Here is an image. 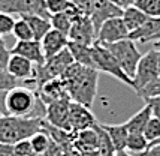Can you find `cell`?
<instances>
[{"label":"cell","mask_w":160,"mask_h":156,"mask_svg":"<svg viewBox=\"0 0 160 156\" xmlns=\"http://www.w3.org/2000/svg\"><path fill=\"white\" fill-rule=\"evenodd\" d=\"M36 93L39 95V98H41L47 105L51 104L52 101H57V99H60V98H64V96H69V95H68V90H66V86H64V83L60 80V77L51 78L48 81H45L43 84H41L36 89Z\"/></svg>","instance_id":"14"},{"label":"cell","mask_w":160,"mask_h":156,"mask_svg":"<svg viewBox=\"0 0 160 156\" xmlns=\"http://www.w3.org/2000/svg\"><path fill=\"white\" fill-rule=\"evenodd\" d=\"M17 86H22L21 81H18L17 78H14L9 72L5 69V68H2L0 69V90H11V89H14Z\"/></svg>","instance_id":"33"},{"label":"cell","mask_w":160,"mask_h":156,"mask_svg":"<svg viewBox=\"0 0 160 156\" xmlns=\"http://www.w3.org/2000/svg\"><path fill=\"white\" fill-rule=\"evenodd\" d=\"M9 56H11V48H8L5 41H3V36H0V63L3 66H6Z\"/></svg>","instance_id":"36"},{"label":"cell","mask_w":160,"mask_h":156,"mask_svg":"<svg viewBox=\"0 0 160 156\" xmlns=\"http://www.w3.org/2000/svg\"><path fill=\"white\" fill-rule=\"evenodd\" d=\"M94 131H96V135H98V152L102 156H114L115 155V147L112 144L111 137L108 135V132L103 129L102 123H98L94 126Z\"/></svg>","instance_id":"25"},{"label":"cell","mask_w":160,"mask_h":156,"mask_svg":"<svg viewBox=\"0 0 160 156\" xmlns=\"http://www.w3.org/2000/svg\"><path fill=\"white\" fill-rule=\"evenodd\" d=\"M105 47L111 51L112 54H114V57L118 60V63L123 68V71L133 80L135 71H136L138 63H139L141 57H142V54L138 50L135 41L127 38V39H123V41H118V42L108 44Z\"/></svg>","instance_id":"5"},{"label":"cell","mask_w":160,"mask_h":156,"mask_svg":"<svg viewBox=\"0 0 160 156\" xmlns=\"http://www.w3.org/2000/svg\"><path fill=\"white\" fill-rule=\"evenodd\" d=\"M96 125H98V120H96L94 114L91 113L90 108L72 101L69 113L70 132H79V131H84V129L94 128Z\"/></svg>","instance_id":"10"},{"label":"cell","mask_w":160,"mask_h":156,"mask_svg":"<svg viewBox=\"0 0 160 156\" xmlns=\"http://www.w3.org/2000/svg\"><path fill=\"white\" fill-rule=\"evenodd\" d=\"M133 5L148 17H160V0H135Z\"/></svg>","instance_id":"31"},{"label":"cell","mask_w":160,"mask_h":156,"mask_svg":"<svg viewBox=\"0 0 160 156\" xmlns=\"http://www.w3.org/2000/svg\"><path fill=\"white\" fill-rule=\"evenodd\" d=\"M68 38L72 42L84 44V45H93L96 42L98 33L90 17H81L77 21H73Z\"/></svg>","instance_id":"11"},{"label":"cell","mask_w":160,"mask_h":156,"mask_svg":"<svg viewBox=\"0 0 160 156\" xmlns=\"http://www.w3.org/2000/svg\"><path fill=\"white\" fill-rule=\"evenodd\" d=\"M157 53L159 50H150L145 54H142L138 68L133 75V90L138 92L154 78L160 77L159 74V63H157Z\"/></svg>","instance_id":"7"},{"label":"cell","mask_w":160,"mask_h":156,"mask_svg":"<svg viewBox=\"0 0 160 156\" xmlns=\"http://www.w3.org/2000/svg\"><path fill=\"white\" fill-rule=\"evenodd\" d=\"M2 68H5V66H3V65H2V63H0V69H2Z\"/></svg>","instance_id":"45"},{"label":"cell","mask_w":160,"mask_h":156,"mask_svg":"<svg viewBox=\"0 0 160 156\" xmlns=\"http://www.w3.org/2000/svg\"><path fill=\"white\" fill-rule=\"evenodd\" d=\"M123 21H124L126 27L129 29V33L136 30L138 27H141L144 23L150 18L145 12H142L139 8H136L135 5H129L123 9Z\"/></svg>","instance_id":"21"},{"label":"cell","mask_w":160,"mask_h":156,"mask_svg":"<svg viewBox=\"0 0 160 156\" xmlns=\"http://www.w3.org/2000/svg\"><path fill=\"white\" fill-rule=\"evenodd\" d=\"M142 134L145 135V138L148 140L150 144L156 143L160 138V119L156 117V116H151V119L148 120V123L144 128V132ZM150 147V146H148Z\"/></svg>","instance_id":"29"},{"label":"cell","mask_w":160,"mask_h":156,"mask_svg":"<svg viewBox=\"0 0 160 156\" xmlns=\"http://www.w3.org/2000/svg\"><path fill=\"white\" fill-rule=\"evenodd\" d=\"M36 102H38V93L27 86H17L8 90L5 95V107L9 116L32 117Z\"/></svg>","instance_id":"3"},{"label":"cell","mask_w":160,"mask_h":156,"mask_svg":"<svg viewBox=\"0 0 160 156\" xmlns=\"http://www.w3.org/2000/svg\"><path fill=\"white\" fill-rule=\"evenodd\" d=\"M91 47L93 45H84V44L72 42V41H69V44H68V48H69L73 60L82 66H87V68H94Z\"/></svg>","instance_id":"20"},{"label":"cell","mask_w":160,"mask_h":156,"mask_svg":"<svg viewBox=\"0 0 160 156\" xmlns=\"http://www.w3.org/2000/svg\"><path fill=\"white\" fill-rule=\"evenodd\" d=\"M114 156H135V155L130 153V152H127V150H118V152H115Z\"/></svg>","instance_id":"41"},{"label":"cell","mask_w":160,"mask_h":156,"mask_svg":"<svg viewBox=\"0 0 160 156\" xmlns=\"http://www.w3.org/2000/svg\"><path fill=\"white\" fill-rule=\"evenodd\" d=\"M11 54H18L28 59L35 66L42 65L47 59L42 50V45L39 41L36 39H30V41H17L14 47L11 48Z\"/></svg>","instance_id":"13"},{"label":"cell","mask_w":160,"mask_h":156,"mask_svg":"<svg viewBox=\"0 0 160 156\" xmlns=\"http://www.w3.org/2000/svg\"><path fill=\"white\" fill-rule=\"evenodd\" d=\"M103 129L108 132V135L111 137L112 144L115 150H126V144H127V137H129V131L124 126V123L121 125H105L102 123Z\"/></svg>","instance_id":"22"},{"label":"cell","mask_w":160,"mask_h":156,"mask_svg":"<svg viewBox=\"0 0 160 156\" xmlns=\"http://www.w3.org/2000/svg\"><path fill=\"white\" fill-rule=\"evenodd\" d=\"M91 50H93L94 69H98L99 72L109 74V75L114 77L115 80L121 81L123 84L130 86L133 89V80L123 71V68L120 66L118 60L114 57V54H112L105 45H102V44H99V42H94L93 47H91Z\"/></svg>","instance_id":"4"},{"label":"cell","mask_w":160,"mask_h":156,"mask_svg":"<svg viewBox=\"0 0 160 156\" xmlns=\"http://www.w3.org/2000/svg\"><path fill=\"white\" fill-rule=\"evenodd\" d=\"M60 80L64 83L68 95L73 102H78L88 108L93 107L96 95H98V69L87 68L73 62L63 71Z\"/></svg>","instance_id":"1"},{"label":"cell","mask_w":160,"mask_h":156,"mask_svg":"<svg viewBox=\"0 0 160 156\" xmlns=\"http://www.w3.org/2000/svg\"><path fill=\"white\" fill-rule=\"evenodd\" d=\"M70 104H72V99L69 96H64V98H60L57 101H52L51 104L47 105L45 120L48 122L49 125L56 126V128L70 131V126H69Z\"/></svg>","instance_id":"9"},{"label":"cell","mask_w":160,"mask_h":156,"mask_svg":"<svg viewBox=\"0 0 160 156\" xmlns=\"http://www.w3.org/2000/svg\"><path fill=\"white\" fill-rule=\"evenodd\" d=\"M153 116V111H151V107L145 102V105L141 108L136 114H133L132 117L124 123V126L127 128L129 134H142L144 132V128L148 123V120L151 119Z\"/></svg>","instance_id":"19"},{"label":"cell","mask_w":160,"mask_h":156,"mask_svg":"<svg viewBox=\"0 0 160 156\" xmlns=\"http://www.w3.org/2000/svg\"><path fill=\"white\" fill-rule=\"evenodd\" d=\"M70 0H45V5L47 9L51 15L52 14H58V12H64L66 8L69 6Z\"/></svg>","instance_id":"34"},{"label":"cell","mask_w":160,"mask_h":156,"mask_svg":"<svg viewBox=\"0 0 160 156\" xmlns=\"http://www.w3.org/2000/svg\"><path fill=\"white\" fill-rule=\"evenodd\" d=\"M157 63H159V74H160V50L157 53Z\"/></svg>","instance_id":"43"},{"label":"cell","mask_w":160,"mask_h":156,"mask_svg":"<svg viewBox=\"0 0 160 156\" xmlns=\"http://www.w3.org/2000/svg\"><path fill=\"white\" fill-rule=\"evenodd\" d=\"M43 119L38 117H17L0 116V143L14 146L18 141L28 140L32 135L42 129Z\"/></svg>","instance_id":"2"},{"label":"cell","mask_w":160,"mask_h":156,"mask_svg":"<svg viewBox=\"0 0 160 156\" xmlns=\"http://www.w3.org/2000/svg\"><path fill=\"white\" fill-rule=\"evenodd\" d=\"M49 21H51V27L58 30V32H62V33H64V35H69L70 27H72V24H73L72 18H70L66 12L52 14L51 18H49Z\"/></svg>","instance_id":"27"},{"label":"cell","mask_w":160,"mask_h":156,"mask_svg":"<svg viewBox=\"0 0 160 156\" xmlns=\"http://www.w3.org/2000/svg\"><path fill=\"white\" fill-rule=\"evenodd\" d=\"M22 18L30 24L32 32H33V38L36 41H39V42L42 41V38L52 29L49 18H45V17H41V15H26Z\"/></svg>","instance_id":"23"},{"label":"cell","mask_w":160,"mask_h":156,"mask_svg":"<svg viewBox=\"0 0 160 156\" xmlns=\"http://www.w3.org/2000/svg\"><path fill=\"white\" fill-rule=\"evenodd\" d=\"M160 32V17H150L141 27L129 33V39L138 42H151L153 36Z\"/></svg>","instance_id":"17"},{"label":"cell","mask_w":160,"mask_h":156,"mask_svg":"<svg viewBox=\"0 0 160 156\" xmlns=\"http://www.w3.org/2000/svg\"><path fill=\"white\" fill-rule=\"evenodd\" d=\"M72 144L77 147L81 153L84 152H90V150H98V135L94 128L84 129L79 132H72Z\"/></svg>","instance_id":"18"},{"label":"cell","mask_w":160,"mask_h":156,"mask_svg":"<svg viewBox=\"0 0 160 156\" xmlns=\"http://www.w3.org/2000/svg\"><path fill=\"white\" fill-rule=\"evenodd\" d=\"M62 156H81V152H79L73 144H69V146H64V147H63Z\"/></svg>","instance_id":"39"},{"label":"cell","mask_w":160,"mask_h":156,"mask_svg":"<svg viewBox=\"0 0 160 156\" xmlns=\"http://www.w3.org/2000/svg\"><path fill=\"white\" fill-rule=\"evenodd\" d=\"M12 35L17 41H30V39H35L33 38V32L32 27L22 17H20L18 20H15V26L12 30Z\"/></svg>","instance_id":"28"},{"label":"cell","mask_w":160,"mask_h":156,"mask_svg":"<svg viewBox=\"0 0 160 156\" xmlns=\"http://www.w3.org/2000/svg\"><path fill=\"white\" fill-rule=\"evenodd\" d=\"M15 26V15L6 14L0 11V36L12 35Z\"/></svg>","instance_id":"32"},{"label":"cell","mask_w":160,"mask_h":156,"mask_svg":"<svg viewBox=\"0 0 160 156\" xmlns=\"http://www.w3.org/2000/svg\"><path fill=\"white\" fill-rule=\"evenodd\" d=\"M14 15H41L45 18H51L45 0H14Z\"/></svg>","instance_id":"16"},{"label":"cell","mask_w":160,"mask_h":156,"mask_svg":"<svg viewBox=\"0 0 160 156\" xmlns=\"http://www.w3.org/2000/svg\"><path fill=\"white\" fill-rule=\"evenodd\" d=\"M72 2L82 11L84 15H87V17L91 15V11H93V6H94V0H72Z\"/></svg>","instance_id":"35"},{"label":"cell","mask_w":160,"mask_h":156,"mask_svg":"<svg viewBox=\"0 0 160 156\" xmlns=\"http://www.w3.org/2000/svg\"><path fill=\"white\" fill-rule=\"evenodd\" d=\"M68 44H69L68 35H64V33L58 32L56 29H51L41 41L45 59H49V57L56 56L57 53H60L62 50L68 48Z\"/></svg>","instance_id":"15"},{"label":"cell","mask_w":160,"mask_h":156,"mask_svg":"<svg viewBox=\"0 0 160 156\" xmlns=\"http://www.w3.org/2000/svg\"><path fill=\"white\" fill-rule=\"evenodd\" d=\"M154 144H160V138H159V140H157L156 143H153V144H150V146H154Z\"/></svg>","instance_id":"44"},{"label":"cell","mask_w":160,"mask_h":156,"mask_svg":"<svg viewBox=\"0 0 160 156\" xmlns=\"http://www.w3.org/2000/svg\"><path fill=\"white\" fill-rule=\"evenodd\" d=\"M28 141H30V146H32V149H33V152H35L36 155L47 156V152L49 150V147H51V144H52L54 140L49 137V134L45 129H41L35 135H32L28 138Z\"/></svg>","instance_id":"24"},{"label":"cell","mask_w":160,"mask_h":156,"mask_svg":"<svg viewBox=\"0 0 160 156\" xmlns=\"http://www.w3.org/2000/svg\"><path fill=\"white\" fill-rule=\"evenodd\" d=\"M73 57L70 54L69 48H64L60 53H57L56 56L47 59L45 62L39 66H35V77L38 87L43 84L45 81H48L51 78H57L63 74V71L69 66L70 63H73Z\"/></svg>","instance_id":"6"},{"label":"cell","mask_w":160,"mask_h":156,"mask_svg":"<svg viewBox=\"0 0 160 156\" xmlns=\"http://www.w3.org/2000/svg\"><path fill=\"white\" fill-rule=\"evenodd\" d=\"M147 104L151 107V111H153V116L159 117L160 119V96L157 98H153V99H148Z\"/></svg>","instance_id":"38"},{"label":"cell","mask_w":160,"mask_h":156,"mask_svg":"<svg viewBox=\"0 0 160 156\" xmlns=\"http://www.w3.org/2000/svg\"><path fill=\"white\" fill-rule=\"evenodd\" d=\"M148 146H150V143L144 134H129L126 150L130 153H141V152H145Z\"/></svg>","instance_id":"26"},{"label":"cell","mask_w":160,"mask_h":156,"mask_svg":"<svg viewBox=\"0 0 160 156\" xmlns=\"http://www.w3.org/2000/svg\"><path fill=\"white\" fill-rule=\"evenodd\" d=\"M127 38H129V29L126 27L123 17H114V18L106 20L100 26L96 42L102 44V45H108V44L118 42V41H123Z\"/></svg>","instance_id":"8"},{"label":"cell","mask_w":160,"mask_h":156,"mask_svg":"<svg viewBox=\"0 0 160 156\" xmlns=\"http://www.w3.org/2000/svg\"><path fill=\"white\" fill-rule=\"evenodd\" d=\"M121 15H123V8L118 6L117 3H114L111 0H94V6H93L90 18L98 33L100 26L106 20L114 18V17H121Z\"/></svg>","instance_id":"12"},{"label":"cell","mask_w":160,"mask_h":156,"mask_svg":"<svg viewBox=\"0 0 160 156\" xmlns=\"http://www.w3.org/2000/svg\"><path fill=\"white\" fill-rule=\"evenodd\" d=\"M153 41H160V32H159V33H156V35L153 36V39H151V42H153Z\"/></svg>","instance_id":"42"},{"label":"cell","mask_w":160,"mask_h":156,"mask_svg":"<svg viewBox=\"0 0 160 156\" xmlns=\"http://www.w3.org/2000/svg\"><path fill=\"white\" fill-rule=\"evenodd\" d=\"M135 156H160V144H154L150 146L145 152H141V153H133Z\"/></svg>","instance_id":"37"},{"label":"cell","mask_w":160,"mask_h":156,"mask_svg":"<svg viewBox=\"0 0 160 156\" xmlns=\"http://www.w3.org/2000/svg\"><path fill=\"white\" fill-rule=\"evenodd\" d=\"M81 156H102V155L99 153L98 150H90V152H84V153H81Z\"/></svg>","instance_id":"40"},{"label":"cell","mask_w":160,"mask_h":156,"mask_svg":"<svg viewBox=\"0 0 160 156\" xmlns=\"http://www.w3.org/2000/svg\"><path fill=\"white\" fill-rule=\"evenodd\" d=\"M138 96L142 98V99L148 101V99H153V98H157L160 96V77L154 78L153 81H150L148 84H145L141 90H138Z\"/></svg>","instance_id":"30"}]
</instances>
